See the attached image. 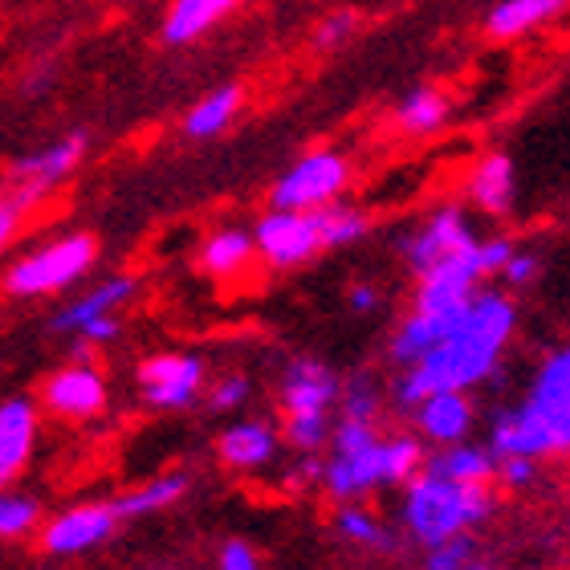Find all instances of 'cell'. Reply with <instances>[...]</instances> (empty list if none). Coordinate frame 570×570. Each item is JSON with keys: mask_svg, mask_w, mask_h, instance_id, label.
I'll list each match as a JSON object with an SVG mask.
<instances>
[{"mask_svg": "<svg viewBox=\"0 0 570 570\" xmlns=\"http://www.w3.org/2000/svg\"><path fill=\"white\" fill-rule=\"evenodd\" d=\"M518 331V306L501 289H476L473 302L456 314L444 338L420 363L400 367L392 383V404L412 416L428 392H473L501 367V355Z\"/></svg>", "mask_w": 570, "mask_h": 570, "instance_id": "cell-1", "label": "cell"}, {"mask_svg": "<svg viewBox=\"0 0 570 570\" xmlns=\"http://www.w3.org/2000/svg\"><path fill=\"white\" fill-rule=\"evenodd\" d=\"M493 456H570V343L550 351L518 404H505L489 420Z\"/></svg>", "mask_w": 570, "mask_h": 570, "instance_id": "cell-2", "label": "cell"}, {"mask_svg": "<svg viewBox=\"0 0 570 570\" xmlns=\"http://www.w3.org/2000/svg\"><path fill=\"white\" fill-rule=\"evenodd\" d=\"M498 513V493L493 485H461L449 476L424 473L420 469L404 489V530L416 547H440L449 538L473 534Z\"/></svg>", "mask_w": 570, "mask_h": 570, "instance_id": "cell-3", "label": "cell"}, {"mask_svg": "<svg viewBox=\"0 0 570 570\" xmlns=\"http://www.w3.org/2000/svg\"><path fill=\"white\" fill-rule=\"evenodd\" d=\"M98 262V240L90 233H66L41 249L24 253L4 269L0 289L9 297H46L82 282Z\"/></svg>", "mask_w": 570, "mask_h": 570, "instance_id": "cell-4", "label": "cell"}, {"mask_svg": "<svg viewBox=\"0 0 570 570\" xmlns=\"http://www.w3.org/2000/svg\"><path fill=\"white\" fill-rule=\"evenodd\" d=\"M346 184H351L346 155L331 151V147H318V151H306L297 164H289L277 176L274 191H269V208L314 213V208H326V204L338 200Z\"/></svg>", "mask_w": 570, "mask_h": 570, "instance_id": "cell-5", "label": "cell"}, {"mask_svg": "<svg viewBox=\"0 0 570 570\" xmlns=\"http://www.w3.org/2000/svg\"><path fill=\"white\" fill-rule=\"evenodd\" d=\"M476 240L481 237L473 233L464 208L444 204L436 213H428L416 228H407L404 237L395 240V253H400V262L407 265V274L420 277V274H428L432 265L444 262V257H452V253L476 245Z\"/></svg>", "mask_w": 570, "mask_h": 570, "instance_id": "cell-6", "label": "cell"}, {"mask_svg": "<svg viewBox=\"0 0 570 570\" xmlns=\"http://www.w3.org/2000/svg\"><path fill=\"white\" fill-rule=\"evenodd\" d=\"M119 513L110 501H86V505H70V510L53 513L49 522H41V550L49 559H78L90 550L107 547L110 538L119 534Z\"/></svg>", "mask_w": 570, "mask_h": 570, "instance_id": "cell-7", "label": "cell"}, {"mask_svg": "<svg viewBox=\"0 0 570 570\" xmlns=\"http://www.w3.org/2000/svg\"><path fill=\"white\" fill-rule=\"evenodd\" d=\"M253 245H257V262H265L269 269H297L326 253L314 213H289V208H269L253 225Z\"/></svg>", "mask_w": 570, "mask_h": 570, "instance_id": "cell-8", "label": "cell"}, {"mask_svg": "<svg viewBox=\"0 0 570 570\" xmlns=\"http://www.w3.org/2000/svg\"><path fill=\"white\" fill-rule=\"evenodd\" d=\"M142 404L159 412H188L204 392V358L200 355H147L135 371Z\"/></svg>", "mask_w": 570, "mask_h": 570, "instance_id": "cell-9", "label": "cell"}, {"mask_svg": "<svg viewBox=\"0 0 570 570\" xmlns=\"http://www.w3.org/2000/svg\"><path fill=\"white\" fill-rule=\"evenodd\" d=\"M110 392L107 375L90 358H73L41 383V404L61 420H95L102 416Z\"/></svg>", "mask_w": 570, "mask_h": 570, "instance_id": "cell-10", "label": "cell"}, {"mask_svg": "<svg viewBox=\"0 0 570 570\" xmlns=\"http://www.w3.org/2000/svg\"><path fill=\"white\" fill-rule=\"evenodd\" d=\"M343 392V375L314 355H294L285 363L282 383H277V404L285 416L297 412H334Z\"/></svg>", "mask_w": 570, "mask_h": 570, "instance_id": "cell-11", "label": "cell"}, {"mask_svg": "<svg viewBox=\"0 0 570 570\" xmlns=\"http://www.w3.org/2000/svg\"><path fill=\"white\" fill-rule=\"evenodd\" d=\"M86 147H90V135L86 131L61 135L58 142H49L41 151H29V155H21V159H12L9 184L12 188H29L37 200H46L61 179H70L73 171H78V164L86 159Z\"/></svg>", "mask_w": 570, "mask_h": 570, "instance_id": "cell-12", "label": "cell"}, {"mask_svg": "<svg viewBox=\"0 0 570 570\" xmlns=\"http://www.w3.org/2000/svg\"><path fill=\"white\" fill-rule=\"evenodd\" d=\"M318 485L334 505H351V501L371 498L375 489H387L383 485V436L358 452H331L322 461Z\"/></svg>", "mask_w": 570, "mask_h": 570, "instance_id": "cell-13", "label": "cell"}, {"mask_svg": "<svg viewBox=\"0 0 570 570\" xmlns=\"http://www.w3.org/2000/svg\"><path fill=\"white\" fill-rule=\"evenodd\" d=\"M412 424H416V436L424 444H436V449H449V444H461L469 440L476 424V404L469 392H428L416 407H412Z\"/></svg>", "mask_w": 570, "mask_h": 570, "instance_id": "cell-14", "label": "cell"}, {"mask_svg": "<svg viewBox=\"0 0 570 570\" xmlns=\"http://www.w3.org/2000/svg\"><path fill=\"white\" fill-rule=\"evenodd\" d=\"M37 449V404L24 395L0 400V489L29 469Z\"/></svg>", "mask_w": 570, "mask_h": 570, "instance_id": "cell-15", "label": "cell"}, {"mask_svg": "<svg viewBox=\"0 0 570 570\" xmlns=\"http://www.w3.org/2000/svg\"><path fill=\"white\" fill-rule=\"evenodd\" d=\"M282 452V432L269 420H237L216 436V456L233 473H257L277 461Z\"/></svg>", "mask_w": 570, "mask_h": 570, "instance_id": "cell-16", "label": "cell"}, {"mask_svg": "<svg viewBox=\"0 0 570 570\" xmlns=\"http://www.w3.org/2000/svg\"><path fill=\"white\" fill-rule=\"evenodd\" d=\"M469 200L473 208H481L485 216H510L513 200H518V171H513V159L505 151H489L481 155L469 171Z\"/></svg>", "mask_w": 570, "mask_h": 570, "instance_id": "cell-17", "label": "cell"}, {"mask_svg": "<svg viewBox=\"0 0 570 570\" xmlns=\"http://www.w3.org/2000/svg\"><path fill=\"white\" fill-rule=\"evenodd\" d=\"M135 289H139V285H135V277H107L102 285L86 289L82 297H73L70 306H61L58 314L49 318V331H53V334H78L86 322L102 318V314H115L122 302H131Z\"/></svg>", "mask_w": 570, "mask_h": 570, "instance_id": "cell-18", "label": "cell"}, {"mask_svg": "<svg viewBox=\"0 0 570 570\" xmlns=\"http://www.w3.org/2000/svg\"><path fill=\"white\" fill-rule=\"evenodd\" d=\"M570 9V0H498L485 17V33L493 41H513L550 24Z\"/></svg>", "mask_w": 570, "mask_h": 570, "instance_id": "cell-19", "label": "cell"}, {"mask_svg": "<svg viewBox=\"0 0 570 570\" xmlns=\"http://www.w3.org/2000/svg\"><path fill=\"white\" fill-rule=\"evenodd\" d=\"M493 469H498L493 449L473 444V440H461V444H449V449H436L424 456V473L449 476L461 485H493Z\"/></svg>", "mask_w": 570, "mask_h": 570, "instance_id": "cell-20", "label": "cell"}, {"mask_svg": "<svg viewBox=\"0 0 570 570\" xmlns=\"http://www.w3.org/2000/svg\"><path fill=\"white\" fill-rule=\"evenodd\" d=\"M452 322H456V314H424V309H412L392 331L387 358H392L395 367H412V363H420L444 338V331H449Z\"/></svg>", "mask_w": 570, "mask_h": 570, "instance_id": "cell-21", "label": "cell"}, {"mask_svg": "<svg viewBox=\"0 0 570 570\" xmlns=\"http://www.w3.org/2000/svg\"><path fill=\"white\" fill-rule=\"evenodd\" d=\"M253 257H257L253 233H245V228H237V225L216 228L213 237L200 245V269L208 277H216V282H233V277H240L253 265Z\"/></svg>", "mask_w": 570, "mask_h": 570, "instance_id": "cell-22", "label": "cell"}, {"mask_svg": "<svg viewBox=\"0 0 570 570\" xmlns=\"http://www.w3.org/2000/svg\"><path fill=\"white\" fill-rule=\"evenodd\" d=\"M188 489H191L188 473H164V476H151V481L127 489V493H119L110 505L119 513V522H135V518H151V513L171 510L176 501H184Z\"/></svg>", "mask_w": 570, "mask_h": 570, "instance_id": "cell-23", "label": "cell"}, {"mask_svg": "<svg viewBox=\"0 0 570 570\" xmlns=\"http://www.w3.org/2000/svg\"><path fill=\"white\" fill-rule=\"evenodd\" d=\"M237 4H245V0H171V9L164 17V41L167 46H191L216 21H225Z\"/></svg>", "mask_w": 570, "mask_h": 570, "instance_id": "cell-24", "label": "cell"}, {"mask_svg": "<svg viewBox=\"0 0 570 570\" xmlns=\"http://www.w3.org/2000/svg\"><path fill=\"white\" fill-rule=\"evenodd\" d=\"M334 530H338L343 542H351V547H358V550H371V554H395V550H400V534H395L387 522H380L371 510H363L358 501L338 505Z\"/></svg>", "mask_w": 570, "mask_h": 570, "instance_id": "cell-25", "label": "cell"}, {"mask_svg": "<svg viewBox=\"0 0 570 570\" xmlns=\"http://www.w3.org/2000/svg\"><path fill=\"white\" fill-rule=\"evenodd\" d=\"M240 102H245L240 86H220L213 95H204L200 102L184 115V135H188V139H216L220 131L233 127Z\"/></svg>", "mask_w": 570, "mask_h": 570, "instance_id": "cell-26", "label": "cell"}, {"mask_svg": "<svg viewBox=\"0 0 570 570\" xmlns=\"http://www.w3.org/2000/svg\"><path fill=\"white\" fill-rule=\"evenodd\" d=\"M449 110H452V102L440 95L436 86H416V90H407V95L400 98L395 127L404 135H432L449 122Z\"/></svg>", "mask_w": 570, "mask_h": 570, "instance_id": "cell-27", "label": "cell"}, {"mask_svg": "<svg viewBox=\"0 0 570 570\" xmlns=\"http://www.w3.org/2000/svg\"><path fill=\"white\" fill-rule=\"evenodd\" d=\"M314 220H318L322 249H343V245H355V240H363L371 233V216L343 200L326 204V208H314Z\"/></svg>", "mask_w": 570, "mask_h": 570, "instance_id": "cell-28", "label": "cell"}, {"mask_svg": "<svg viewBox=\"0 0 570 570\" xmlns=\"http://www.w3.org/2000/svg\"><path fill=\"white\" fill-rule=\"evenodd\" d=\"M424 440L416 432H392L383 436V485H407L424 469Z\"/></svg>", "mask_w": 570, "mask_h": 570, "instance_id": "cell-29", "label": "cell"}, {"mask_svg": "<svg viewBox=\"0 0 570 570\" xmlns=\"http://www.w3.org/2000/svg\"><path fill=\"white\" fill-rule=\"evenodd\" d=\"M41 530V501L17 489H0V542H21Z\"/></svg>", "mask_w": 570, "mask_h": 570, "instance_id": "cell-30", "label": "cell"}, {"mask_svg": "<svg viewBox=\"0 0 570 570\" xmlns=\"http://www.w3.org/2000/svg\"><path fill=\"white\" fill-rule=\"evenodd\" d=\"M331 412H297V416H285L282 436L297 456H318L331 444Z\"/></svg>", "mask_w": 570, "mask_h": 570, "instance_id": "cell-31", "label": "cell"}, {"mask_svg": "<svg viewBox=\"0 0 570 570\" xmlns=\"http://www.w3.org/2000/svg\"><path fill=\"white\" fill-rule=\"evenodd\" d=\"M338 412L351 420H380L383 412V387L371 371H355L351 380H343L338 392Z\"/></svg>", "mask_w": 570, "mask_h": 570, "instance_id": "cell-32", "label": "cell"}, {"mask_svg": "<svg viewBox=\"0 0 570 570\" xmlns=\"http://www.w3.org/2000/svg\"><path fill=\"white\" fill-rule=\"evenodd\" d=\"M476 554H481V550H476V538L473 534L449 538V542H440V547H428L424 550L420 570H469V562H473Z\"/></svg>", "mask_w": 570, "mask_h": 570, "instance_id": "cell-33", "label": "cell"}, {"mask_svg": "<svg viewBox=\"0 0 570 570\" xmlns=\"http://www.w3.org/2000/svg\"><path fill=\"white\" fill-rule=\"evenodd\" d=\"M37 196L29 188H4V196H0V253L9 249L12 245V237H17V233H21V220L29 213H33L37 208Z\"/></svg>", "mask_w": 570, "mask_h": 570, "instance_id": "cell-34", "label": "cell"}, {"mask_svg": "<svg viewBox=\"0 0 570 570\" xmlns=\"http://www.w3.org/2000/svg\"><path fill=\"white\" fill-rule=\"evenodd\" d=\"M249 395H253L249 375L233 371V375H225V380H216L208 387V407H213L216 416H228V412H240V407L249 404Z\"/></svg>", "mask_w": 570, "mask_h": 570, "instance_id": "cell-35", "label": "cell"}, {"mask_svg": "<svg viewBox=\"0 0 570 570\" xmlns=\"http://www.w3.org/2000/svg\"><path fill=\"white\" fill-rule=\"evenodd\" d=\"M538 481V461L534 456H498V469H493V485L510 489V493H522Z\"/></svg>", "mask_w": 570, "mask_h": 570, "instance_id": "cell-36", "label": "cell"}, {"mask_svg": "<svg viewBox=\"0 0 570 570\" xmlns=\"http://www.w3.org/2000/svg\"><path fill=\"white\" fill-rule=\"evenodd\" d=\"M355 29H358V17L351 9L331 12V17H326V21H318V29H314V49H338V46H346Z\"/></svg>", "mask_w": 570, "mask_h": 570, "instance_id": "cell-37", "label": "cell"}, {"mask_svg": "<svg viewBox=\"0 0 570 570\" xmlns=\"http://www.w3.org/2000/svg\"><path fill=\"white\" fill-rule=\"evenodd\" d=\"M498 277L510 285V289H530V285L542 277V257L530 249H513V257L505 262V269H501Z\"/></svg>", "mask_w": 570, "mask_h": 570, "instance_id": "cell-38", "label": "cell"}, {"mask_svg": "<svg viewBox=\"0 0 570 570\" xmlns=\"http://www.w3.org/2000/svg\"><path fill=\"white\" fill-rule=\"evenodd\" d=\"M513 245L510 237H485L481 245H476V262H481V277H498L501 269H505V262L513 257Z\"/></svg>", "mask_w": 570, "mask_h": 570, "instance_id": "cell-39", "label": "cell"}, {"mask_svg": "<svg viewBox=\"0 0 570 570\" xmlns=\"http://www.w3.org/2000/svg\"><path fill=\"white\" fill-rule=\"evenodd\" d=\"M216 570H262V559L245 538H228L216 554Z\"/></svg>", "mask_w": 570, "mask_h": 570, "instance_id": "cell-40", "label": "cell"}, {"mask_svg": "<svg viewBox=\"0 0 570 570\" xmlns=\"http://www.w3.org/2000/svg\"><path fill=\"white\" fill-rule=\"evenodd\" d=\"M346 302H351V309H355V314L371 318V314L383 306V289H380V285H371V282H355L351 289H346Z\"/></svg>", "mask_w": 570, "mask_h": 570, "instance_id": "cell-41", "label": "cell"}, {"mask_svg": "<svg viewBox=\"0 0 570 570\" xmlns=\"http://www.w3.org/2000/svg\"><path fill=\"white\" fill-rule=\"evenodd\" d=\"M322 481V456H297V464L285 473V485L289 489H306Z\"/></svg>", "mask_w": 570, "mask_h": 570, "instance_id": "cell-42", "label": "cell"}, {"mask_svg": "<svg viewBox=\"0 0 570 570\" xmlns=\"http://www.w3.org/2000/svg\"><path fill=\"white\" fill-rule=\"evenodd\" d=\"M469 570H505V567H498V562H489L485 554H476V559L469 562Z\"/></svg>", "mask_w": 570, "mask_h": 570, "instance_id": "cell-43", "label": "cell"}]
</instances>
